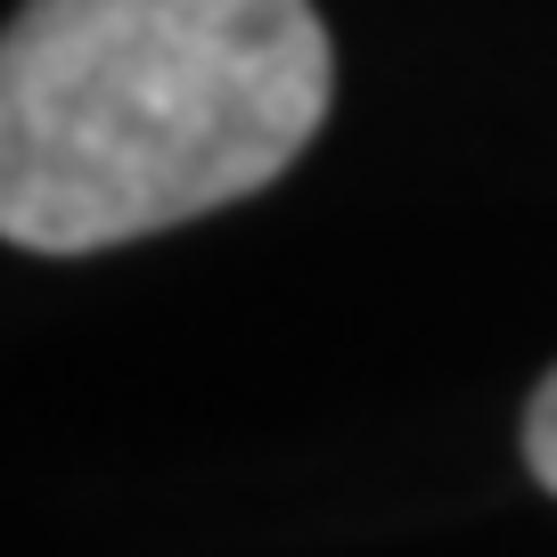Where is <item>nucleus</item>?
<instances>
[{
  "instance_id": "obj_1",
  "label": "nucleus",
  "mask_w": 557,
  "mask_h": 557,
  "mask_svg": "<svg viewBox=\"0 0 557 557\" xmlns=\"http://www.w3.org/2000/svg\"><path fill=\"white\" fill-rule=\"evenodd\" d=\"M336 50L312 0H25L0 41V230L99 255L271 189Z\"/></svg>"
},
{
  "instance_id": "obj_2",
  "label": "nucleus",
  "mask_w": 557,
  "mask_h": 557,
  "mask_svg": "<svg viewBox=\"0 0 557 557\" xmlns=\"http://www.w3.org/2000/svg\"><path fill=\"white\" fill-rule=\"evenodd\" d=\"M524 459H533V475L557 492V369L533 385V410H524Z\"/></svg>"
}]
</instances>
